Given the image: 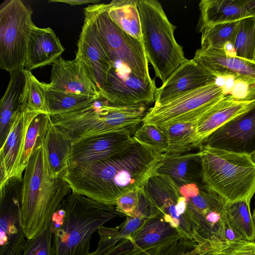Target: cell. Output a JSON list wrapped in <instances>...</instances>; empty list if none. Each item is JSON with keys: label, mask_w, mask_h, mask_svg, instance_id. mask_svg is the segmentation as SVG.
<instances>
[{"label": "cell", "mask_w": 255, "mask_h": 255, "mask_svg": "<svg viewBox=\"0 0 255 255\" xmlns=\"http://www.w3.org/2000/svg\"><path fill=\"white\" fill-rule=\"evenodd\" d=\"M166 156L163 150L135 139L114 156L69 167L62 178L72 192L116 205L117 199L126 192L144 189Z\"/></svg>", "instance_id": "obj_1"}, {"label": "cell", "mask_w": 255, "mask_h": 255, "mask_svg": "<svg viewBox=\"0 0 255 255\" xmlns=\"http://www.w3.org/2000/svg\"><path fill=\"white\" fill-rule=\"evenodd\" d=\"M71 191L62 177H50L44 140L31 155L22 180L21 217L26 239L43 230Z\"/></svg>", "instance_id": "obj_2"}, {"label": "cell", "mask_w": 255, "mask_h": 255, "mask_svg": "<svg viewBox=\"0 0 255 255\" xmlns=\"http://www.w3.org/2000/svg\"><path fill=\"white\" fill-rule=\"evenodd\" d=\"M99 99L73 111L51 115V122L70 137L74 145L87 138L115 132L133 135L149 110L145 103L116 106L99 102Z\"/></svg>", "instance_id": "obj_3"}, {"label": "cell", "mask_w": 255, "mask_h": 255, "mask_svg": "<svg viewBox=\"0 0 255 255\" xmlns=\"http://www.w3.org/2000/svg\"><path fill=\"white\" fill-rule=\"evenodd\" d=\"M60 205L64 215L60 228L53 232L55 255H93L90 246L94 232L108 221L125 216L116 205L73 192Z\"/></svg>", "instance_id": "obj_4"}, {"label": "cell", "mask_w": 255, "mask_h": 255, "mask_svg": "<svg viewBox=\"0 0 255 255\" xmlns=\"http://www.w3.org/2000/svg\"><path fill=\"white\" fill-rule=\"evenodd\" d=\"M198 148L203 184L226 202L251 201L255 193V161L251 155L204 144Z\"/></svg>", "instance_id": "obj_5"}, {"label": "cell", "mask_w": 255, "mask_h": 255, "mask_svg": "<svg viewBox=\"0 0 255 255\" xmlns=\"http://www.w3.org/2000/svg\"><path fill=\"white\" fill-rule=\"evenodd\" d=\"M141 41L148 62L156 77L164 84L171 74L187 59L182 46L176 41V27L168 19L156 0H138Z\"/></svg>", "instance_id": "obj_6"}, {"label": "cell", "mask_w": 255, "mask_h": 255, "mask_svg": "<svg viewBox=\"0 0 255 255\" xmlns=\"http://www.w3.org/2000/svg\"><path fill=\"white\" fill-rule=\"evenodd\" d=\"M84 10L91 15L99 38L112 62H121L146 82L152 79L142 41L122 30L110 18L106 3H95Z\"/></svg>", "instance_id": "obj_7"}, {"label": "cell", "mask_w": 255, "mask_h": 255, "mask_svg": "<svg viewBox=\"0 0 255 255\" xmlns=\"http://www.w3.org/2000/svg\"><path fill=\"white\" fill-rule=\"evenodd\" d=\"M32 11L20 0L0 6V67L11 73L24 68L33 27Z\"/></svg>", "instance_id": "obj_8"}, {"label": "cell", "mask_w": 255, "mask_h": 255, "mask_svg": "<svg viewBox=\"0 0 255 255\" xmlns=\"http://www.w3.org/2000/svg\"><path fill=\"white\" fill-rule=\"evenodd\" d=\"M194 241L187 238L177 229L161 218H147L143 224L126 239L103 255H137L159 250L168 255H185L193 249Z\"/></svg>", "instance_id": "obj_9"}, {"label": "cell", "mask_w": 255, "mask_h": 255, "mask_svg": "<svg viewBox=\"0 0 255 255\" xmlns=\"http://www.w3.org/2000/svg\"><path fill=\"white\" fill-rule=\"evenodd\" d=\"M225 96L223 87L215 81L160 105H154L149 109L142 123L163 128L192 119L200 120Z\"/></svg>", "instance_id": "obj_10"}, {"label": "cell", "mask_w": 255, "mask_h": 255, "mask_svg": "<svg viewBox=\"0 0 255 255\" xmlns=\"http://www.w3.org/2000/svg\"><path fill=\"white\" fill-rule=\"evenodd\" d=\"M186 199L193 240L197 244L227 239L226 231L230 228L226 214L227 202L220 196L202 185L197 195Z\"/></svg>", "instance_id": "obj_11"}, {"label": "cell", "mask_w": 255, "mask_h": 255, "mask_svg": "<svg viewBox=\"0 0 255 255\" xmlns=\"http://www.w3.org/2000/svg\"><path fill=\"white\" fill-rule=\"evenodd\" d=\"M22 180L11 178L0 189V255H20L26 240L21 217Z\"/></svg>", "instance_id": "obj_12"}, {"label": "cell", "mask_w": 255, "mask_h": 255, "mask_svg": "<svg viewBox=\"0 0 255 255\" xmlns=\"http://www.w3.org/2000/svg\"><path fill=\"white\" fill-rule=\"evenodd\" d=\"M144 190L156 210L157 217L194 241L193 229L187 211L178 201L181 195L179 187L173 180L166 175L157 173L149 179Z\"/></svg>", "instance_id": "obj_13"}, {"label": "cell", "mask_w": 255, "mask_h": 255, "mask_svg": "<svg viewBox=\"0 0 255 255\" xmlns=\"http://www.w3.org/2000/svg\"><path fill=\"white\" fill-rule=\"evenodd\" d=\"M84 13L76 57L82 63L100 94L108 73L115 64L110 59L99 38L91 15L86 10Z\"/></svg>", "instance_id": "obj_14"}, {"label": "cell", "mask_w": 255, "mask_h": 255, "mask_svg": "<svg viewBox=\"0 0 255 255\" xmlns=\"http://www.w3.org/2000/svg\"><path fill=\"white\" fill-rule=\"evenodd\" d=\"M157 88L154 80L146 82L129 71L122 76L116 65L108 73L100 97L116 106H130L154 102Z\"/></svg>", "instance_id": "obj_15"}, {"label": "cell", "mask_w": 255, "mask_h": 255, "mask_svg": "<svg viewBox=\"0 0 255 255\" xmlns=\"http://www.w3.org/2000/svg\"><path fill=\"white\" fill-rule=\"evenodd\" d=\"M202 144L251 155L255 151V106L218 129Z\"/></svg>", "instance_id": "obj_16"}, {"label": "cell", "mask_w": 255, "mask_h": 255, "mask_svg": "<svg viewBox=\"0 0 255 255\" xmlns=\"http://www.w3.org/2000/svg\"><path fill=\"white\" fill-rule=\"evenodd\" d=\"M40 113L20 109L12 121L6 139L0 149V189L14 178L23 150L28 128Z\"/></svg>", "instance_id": "obj_17"}, {"label": "cell", "mask_w": 255, "mask_h": 255, "mask_svg": "<svg viewBox=\"0 0 255 255\" xmlns=\"http://www.w3.org/2000/svg\"><path fill=\"white\" fill-rule=\"evenodd\" d=\"M192 59L215 77L232 75L237 81L255 85V60L229 56L223 50L202 48Z\"/></svg>", "instance_id": "obj_18"}, {"label": "cell", "mask_w": 255, "mask_h": 255, "mask_svg": "<svg viewBox=\"0 0 255 255\" xmlns=\"http://www.w3.org/2000/svg\"><path fill=\"white\" fill-rule=\"evenodd\" d=\"M134 141L131 134L122 132L87 138L73 145L68 167L111 157Z\"/></svg>", "instance_id": "obj_19"}, {"label": "cell", "mask_w": 255, "mask_h": 255, "mask_svg": "<svg viewBox=\"0 0 255 255\" xmlns=\"http://www.w3.org/2000/svg\"><path fill=\"white\" fill-rule=\"evenodd\" d=\"M216 77L193 59H187L157 88L154 106H159L182 94L215 81Z\"/></svg>", "instance_id": "obj_20"}, {"label": "cell", "mask_w": 255, "mask_h": 255, "mask_svg": "<svg viewBox=\"0 0 255 255\" xmlns=\"http://www.w3.org/2000/svg\"><path fill=\"white\" fill-rule=\"evenodd\" d=\"M52 66L50 82L46 83L49 87L101 98L99 90L78 58L67 60L60 56Z\"/></svg>", "instance_id": "obj_21"}, {"label": "cell", "mask_w": 255, "mask_h": 255, "mask_svg": "<svg viewBox=\"0 0 255 255\" xmlns=\"http://www.w3.org/2000/svg\"><path fill=\"white\" fill-rule=\"evenodd\" d=\"M255 106V99L239 100L230 95L221 99L198 122L194 146L199 145L214 132Z\"/></svg>", "instance_id": "obj_22"}, {"label": "cell", "mask_w": 255, "mask_h": 255, "mask_svg": "<svg viewBox=\"0 0 255 255\" xmlns=\"http://www.w3.org/2000/svg\"><path fill=\"white\" fill-rule=\"evenodd\" d=\"M65 49L50 27H33L24 68L27 71L53 64Z\"/></svg>", "instance_id": "obj_23"}, {"label": "cell", "mask_w": 255, "mask_h": 255, "mask_svg": "<svg viewBox=\"0 0 255 255\" xmlns=\"http://www.w3.org/2000/svg\"><path fill=\"white\" fill-rule=\"evenodd\" d=\"M199 7L200 16L197 29L201 33L216 24L238 21L252 16L246 0H202Z\"/></svg>", "instance_id": "obj_24"}, {"label": "cell", "mask_w": 255, "mask_h": 255, "mask_svg": "<svg viewBox=\"0 0 255 255\" xmlns=\"http://www.w3.org/2000/svg\"><path fill=\"white\" fill-rule=\"evenodd\" d=\"M10 80L0 100V144L5 141L16 113L24 107L27 85V70L21 69L10 73Z\"/></svg>", "instance_id": "obj_25"}, {"label": "cell", "mask_w": 255, "mask_h": 255, "mask_svg": "<svg viewBox=\"0 0 255 255\" xmlns=\"http://www.w3.org/2000/svg\"><path fill=\"white\" fill-rule=\"evenodd\" d=\"M157 173L169 176L179 187L190 183L203 184L198 152L188 154H167Z\"/></svg>", "instance_id": "obj_26"}, {"label": "cell", "mask_w": 255, "mask_h": 255, "mask_svg": "<svg viewBox=\"0 0 255 255\" xmlns=\"http://www.w3.org/2000/svg\"><path fill=\"white\" fill-rule=\"evenodd\" d=\"M44 142L51 178L62 177L68 166L73 146L70 137L59 128L49 124Z\"/></svg>", "instance_id": "obj_27"}, {"label": "cell", "mask_w": 255, "mask_h": 255, "mask_svg": "<svg viewBox=\"0 0 255 255\" xmlns=\"http://www.w3.org/2000/svg\"><path fill=\"white\" fill-rule=\"evenodd\" d=\"M138 0H113L107 4L110 18L122 30L141 41Z\"/></svg>", "instance_id": "obj_28"}, {"label": "cell", "mask_w": 255, "mask_h": 255, "mask_svg": "<svg viewBox=\"0 0 255 255\" xmlns=\"http://www.w3.org/2000/svg\"><path fill=\"white\" fill-rule=\"evenodd\" d=\"M250 203L247 200L227 202L226 214L229 226L239 239L254 242L255 229Z\"/></svg>", "instance_id": "obj_29"}, {"label": "cell", "mask_w": 255, "mask_h": 255, "mask_svg": "<svg viewBox=\"0 0 255 255\" xmlns=\"http://www.w3.org/2000/svg\"><path fill=\"white\" fill-rule=\"evenodd\" d=\"M50 120L49 115L40 113L31 123L27 131L14 178L22 179V173L25 171L31 155L44 142Z\"/></svg>", "instance_id": "obj_30"}, {"label": "cell", "mask_w": 255, "mask_h": 255, "mask_svg": "<svg viewBox=\"0 0 255 255\" xmlns=\"http://www.w3.org/2000/svg\"><path fill=\"white\" fill-rule=\"evenodd\" d=\"M43 84L49 116L73 111L99 99L93 96L55 90L49 87L45 83L43 82Z\"/></svg>", "instance_id": "obj_31"}, {"label": "cell", "mask_w": 255, "mask_h": 255, "mask_svg": "<svg viewBox=\"0 0 255 255\" xmlns=\"http://www.w3.org/2000/svg\"><path fill=\"white\" fill-rule=\"evenodd\" d=\"M199 121L193 119L163 128L168 138L166 154H181L194 148L195 131Z\"/></svg>", "instance_id": "obj_32"}, {"label": "cell", "mask_w": 255, "mask_h": 255, "mask_svg": "<svg viewBox=\"0 0 255 255\" xmlns=\"http://www.w3.org/2000/svg\"><path fill=\"white\" fill-rule=\"evenodd\" d=\"M195 255H255V242L242 240H213L197 244Z\"/></svg>", "instance_id": "obj_33"}, {"label": "cell", "mask_w": 255, "mask_h": 255, "mask_svg": "<svg viewBox=\"0 0 255 255\" xmlns=\"http://www.w3.org/2000/svg\"><path fill=\"white\" fill-rule=\"evenodd\" d=\"M146 219L126 216V219L116 227H100V240L93 255H103L109 250L126 239L140 227Z\"/></svg>", "instance_id": "obj_34"}, {"label": "cell", "mask_w": 255, "mask_h": 255, "mask_svg": "<svg viewBox=\"0 0 255 255\" xmlns=\"http://www.w3.org/2000/svg\"><path fill=\"white\" fill-rule=\"evenodd\" d=\"M239 21L218 24L205 28L201 32V48L223 50L228 42L234 45Z\"/></svg>", "instance_id": "obj_35"}, {"label": "cell", "mask_w": 255, "mask_h": 255, "mask_svg": "<svg viewBox=\"0 0 255 255\" xmlns=\"http://www.w3.org/2000/svg\"><path fill=\"white\" fill-rule=\"evenodd\" d=\"M234 47L237 56L255 60V16L239 21Z\"/></svg>", "instance_id": "obj_36"}, {"label": "cell", "mask_w": 255, "mask_h": 255, "mask_svg": "<svg viewBox=\"0 0 255 255\" xmlns=\"http://www.w3.org/2000/svg\"><path fill=\"white\" fill-rule=\"evenodd\" d=\"M27 85L24 107L33 112L49 115L43 82L27 70Z\"/></svg>", "instance_id": "obj_37"}, {"label": "cell", "mask_w": 255, "mask_h": 255, "mask_svg": "<svg viewBox=\"0 0 255 255\" xmlns=\"http://www.w3.org/2000/svg\"><path fill=\"white\" fill-rule=\"evenodd\" d=\"M53 233L50 221L35 237L26 239L20 255H55Z\"/></svg>", "instance_id": "obj_38"}, {"label": "cell", "mask_w": 255, "mask_h": 255, "mask_svg": "<svg viewBox=\"0 0 255 255\" xmlns=\"http://www.w3.org/2000/svg\"><path fill=\"white\" fill-rule=\"evenodd\" d=\"M132 136L136 140L162 150L166 153L168 138L164 129L154 125L141 123Z\"/></svg>", "instance_id": "obj_39"}, {"label": "cell", "mask_w": 255, "mask_h": 255, "mask_svg": "<svg viewBox=\"0 0 255 255\" xmlns=\"http://www.w3.org/2000/svg\"><path fill=\"white\" fill-rule=\"evenodd\" d=\"M140 190L132 189L119 197L116 202L117 211L126 216H131L137 206Z\"/></svg>", "instance_id": "obj_40"}, {"label": "cell", "mask_w": 255, "mask_h": 255, "mask_svg": "<svg viewBox=\"0 0 255 255\" xmlns=\"http://www.w3.org/2000/svg\"><path fill=\"white\" fill-rule=\"evenodd\" d=\"M203 185L196 183H190L183 185L179 187L180 194L185 197H192L197 195L200 191V187Z\"/></svg>", "instance_id": "obj_41"}, {"label": "cell", "mask_w": 255, "mask_h": 255, "mask_svg": "<svg viewBox=\"0 0 255 255\" xmlns=\"http://www.w3.org/2000/svg\"><path fill=\"white\" fill-rule=\"evenodd\" d=\"M99 0H50L48 2H63L71 5H82L88 3L95 4Z\"/></svg>", "instance_id": "obj_42"}, {"label": "cell", "mask_w": 255, "mask_h": 255, "mask_svg": "<svg viewBox=\"0 0 255 255\" xmlns=\"http://www.w3.org/2000/svg\"><path fill=\"white\" fill-rule=\"evenodd\" d=\"M224 77L225 78V82L224 86V90L225 94L227 95H229L237 79L235 76L232 75H229Z\"/></svg>", "instance_id": "obj_43"}, {"label": "cell", "mask_w": 255, "mask_h": 255, "mask_svg": "<svg viewBox=\"0 0 255 255\" xmlns=\"http://www.w3.org/2000/svg\"><path fill=\"white\" fill-rule=\"evenodd\" d=\"M223 50L227 55L231 56H237L234 45L232 42H228L226 43Z\"/></svg>", "instance_id": "obj_44"}, {"label": "cell", "mask_w": 255, "mask_h": 255, "mask_svg": "<svg viewBox=\"0 0 255 255\" xmlns=\"http://www.w3.org/2000/svg\"><path fill=\"white\" fill-rule=\"evenodd\" d=\"M249 11L252 16H255V0H246Z\"/></svg>", "instance_id": "obj_45"}, {"label": "cell", "mask_w": 255, "mask_h": 255, "mask_svg": "<svg viewBox=\"0 0 255 255\" xmlns=\"http://www.w3.org/2000/svg\"><path fill=\"white\" fill-rule=\"evenodd\" d=\"M137 255H167L166 253L161 250H154L145 252Z\"/></svg>", "instance_id": "obj_46"}, {"label": "cell", "mask_w": 255, "mask_h": 255, "mask_svg": "<svg viewBox=\"0 0 255 255\" xmlns=\"http://www.w3.org/2000/svg\"><path fill=\"white\" fill-rule=\"evenodd\" d=\"M252 218H253L254 225L255 229V208L254 209L253 213Z\"/></svg>", "instance_id": "obj_47"}, {"label": "cell", "mask_w": 255, "mask_h": 255, "mask_svg": "<svg viewBox=\"0 0 255 255\" xmlns=\"http://www.w3.org/2000/svg\"><path fill=\"white\" fill-rule=\"evenodd\" d=\"M251 155L253 159H254V160L255 161V151Z\"/></svg>", "instance_id": "obj_48"}, {"label": "cell", "mask_w": 255, "mask_h": 255, "mask_svg": "<svg viewBox=\"0 0 255 255\" xmlns=\"http://www.w3.org/2000/svg\"><path fill=\"white\" fill-rule=\"evenodd\" d=\"M195 255L193 253V250L191 252H190L189 253L186 254V255Z\"/></svg>", "instance_id": "obj_49"}]
</instances>
